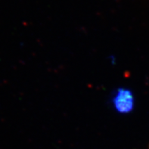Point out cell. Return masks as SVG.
Instances as JSON below:
<instances>
[{"instance_id": "cell-1", "label": "cell", "mask_w": 149, "mask_h": 149, "mask_svg": "<svg viewBox=\"0 0 149 149\" xmlns=\"http://www.w3.org/2000/svg\"><path fill=\"white\" fill-rule=\"evenodd\" d=\"M112 102L119 113H128L134 108V96L130 90L121 88L114 93Z\"/></svg>"}]
</instances>
